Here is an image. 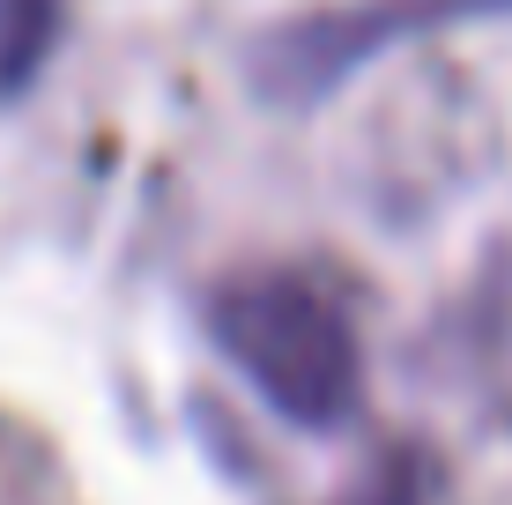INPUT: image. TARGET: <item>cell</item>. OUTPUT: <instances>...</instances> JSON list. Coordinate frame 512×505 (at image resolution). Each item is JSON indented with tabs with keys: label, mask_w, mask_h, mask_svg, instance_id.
<instances>
[{
	"label": "cell",
	"mask_w": 512,
	"mask_h": 505,
	"mask_svg": "<svg viewBox=\"0 0 512 505\" xmlns=\"http://www.w3.org/2000/svg\"><path fill=\"white\" fill-rule=\"evenodd\" d=\"M216 342L253 379V394L275 416L305 431H334L357 416V335L342 305L312 290L305 275H245L216 298Z\"/></svg>",
	"instance_id": "6da1fadb"
},
{
	"label": "cell",
	"mask_w": 512,
	"mask_h": 505,
	"mask_svg": "<svg viewBox=\"0 0 512 505\" xmlns=\"http://www.w3.org/2000/svg\"><path fill=\"white\" fill-rule=\"evenodd\" d=\"M512 0H372V8H334V15H312V23H290L275 30L268 52H260V90L268 97H290V104H312L320 90L364 67L379 45H394L401 30L416 23H446V15H505Z\"/></svg>",
	"instance_id": "7a4b0ae2"
},
{
	"label": "cell",
	"mask_w": 512,
	"mask_h": 505,
	"mask_svg": "<svg viewBox=\"0 0 512 505\" xmlns=\"http://www.w3.org/2000/svg\"><path fill=\"white\" fill-rule=\"evenodd\" d=\"M52 30H60V0H0V97H15L45 67Z\"/></svg>",
	"instance_id": "3957f363"
}]
</instances>
